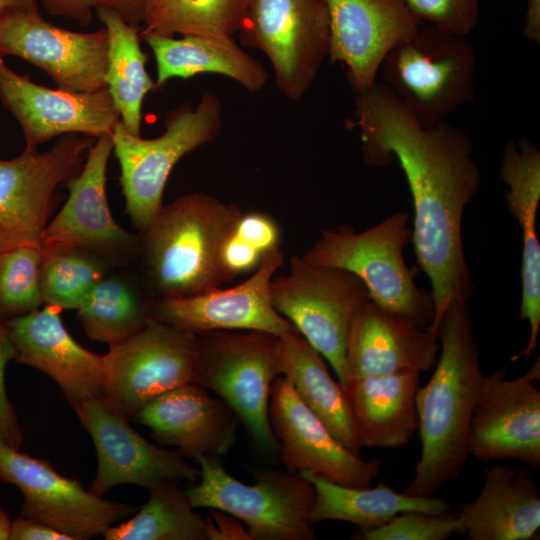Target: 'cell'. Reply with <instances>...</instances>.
I'll use <instances>...</instances> for the list:
<instances>
[{
    "mask_svg": "<svg viewBox=\"0 0 540 540\" xmlns=\"http://www.w3.org/2000/svg\"><path fill=\"white\" fill-rule=\"evenodd\" d=\"M46 10L56 16H64L87 26L96 7L95 0H39Z\"/></svg>",
    "mask_w": 540,
    "mask_h": 540,
    "instance_id": "obj_43",
    "label": "cell"
},
{
    "mask_svg": "<svg viewBox=\"0 0 540 540\" xmlns=\"http://www.w3.org/2000/svg\"><path fill=\"white\" fill-rule=\"evenodd\" d=\"M298 474L315 491L308 514L312 524L345 521L357 525L359 531L364 532L385 524L403 512L445 514L451 509V504L444 499L399 493L384 483L373 488H356L340 485L310 472Z\"/></svg>",
    "mask_w": 540,
    "mask_h": 540,
    "instance_id": "obj_30",
    "label": "cell"
},
{
    "mask_svg": "<svg viewBox=\"0 0 540 540\" xmlns=\"http://www.w3.org/2000/svg\"><path fill=\"white\" fill-rule=\"evenodd\" d=\"M411 237L408 214L396 212L360 232L350 225L325 229L301 257L312 265L352 272L373 302L426 329L434 318V302L430 292L417 287L416 271L404 260L403 250Z\"/></svg>",
    "mask_w": 540,
    "mask_h": 540,
    "instance_id": "obj_4",
    "label": "cell"
},
{
    "mask_svg": "<svg viewBox=\"0 0 540 540\" xmlns=\"http://www.w3.org/2000/svg\"><path fill=\"white\" fill-rule=\"evenodd\" d=\"M87 430L97 454V473L88 490L103 496L120 484L147 490L163 482H194L199 469L191 466L179 450L160 448L139 435L124 418L98 398L89 397L73 406Z\"/></svg>",
    "mask_w": 540,
    "mask_h": 540,
    "instance_id": "obj_18",
    "label": "cell"
},
{
    "mask_svg": "<svg viewBox=\"0 0 540 540\" xmlns=\"http://www.w3.org/2000/svg\"><path fill=\"white\" fill-rule=\"evenodd\" d=\"M404 1L423 23L464 36L475 28L480 12V0Z\"/></svg>",
    "mask_w": 540,
    "mask_h": 540,
    "instance_id": "obj_38",
    "label": "cell"
},
{
    "mask_svg": "<svg viewBox=\"0 0 540 540\" xmlns=\"http://www.w3.org/2000/svg\"><path fill=\"white\" fill-rule=\"evenodd\" d=\"M468 540H531L540 529V493L525 469L494 465L471 502L459 505Z\"/></svg>",
    "mask_w": 540,
    "mask_h": 540,
    "instance_id": "obj_26",
    "label": "cell"
},
{
    "mask_svg": "<svg viewBox=\"0 0 540 540\" xmlns=\"http://www.w3.org/2000/svg\"><path fill=\"white\" fill-rule=\"evenodd\" d=\"M237 34L242 46L267 56L277 88L298 101L328 58L325 0H250Z\"/></svg>",
    "mask_w": 540,
    "mask_h": 540,
    "instance_id": "obj_10",
    "label": "cell"
},
{
    "mask_svg": "<svg viewBox=\"0 0 540 540\" xmlns=\"http://www.w3.org/2000/svg\"><path fill=\"white\" fill-rule=\"evenodd\" d=\"M11 520L7 513L0 506V540H8Z\"/></svg>",
    "mask_w": 540,
    "mask_h": 540,
    "instance_id": "obj_48",
    "label": "cell"
},
{
    "mask_svg": "<svg viewBox=\"0 0 540 540\" xmlns=\"http://www.w3.org/2000/svg\"><path fill=\"white\" fill-rule=\"evenodd\" d=\"M284 263L281 249L267 254L241 283L217 287L182 298H156L150 317L183 331L203 335L214 331H262L282 336L295 327L274 307L270 283Z\"/></svg>",
    "mask_w": 540,
    "mask_h": 540,
    "instance_id": "obj_16",
    "label": "cell"
},
{
    "mask_svg": "<svg viewBox=\"0 0 540 540\" xmlns=\"http://www.w3.org/2000/svg\"><path fill=\"white\" fill-rule=\"evenodd\" d=\"M95 10L108 39L106 88L124 128L140 136L144 97L156 89L145 68L147 55L140 46V28L109 7L96 6Z\"/></svg>",
    "mask_w": 540,
    "mask_h": 540,
    "instance_id": "obj_31",
    "label": "cell"
},
{
    "mask_svg": "<svg viewBox=\"0 0 540 540\" xmlns=\"http://www.w3.org/2000/svg\"><path fill=\"white\" fill-rule=\"evenodd\" d=\"M11 8L35 9L38 7L36 0H0V15Z\"/></svg>",
    "mask_w": 540,
    "mask_h": 540,
    "instance_id": "obj_47",
    "label": "cell"
},
{
    "mask_svg": "<svg viewBox=\"0 0 540 540\" xmlns=\"http://www.w3.org/2000/svg\"><path fill=\"white\" fill-rule=\"evenodd\" d=\"M197 484L185 489L194 508H211L247 526L251 540H313L308 514L315 491L299 474L255 468V484L232 477L213 455L198 457Z\"/></svg>",
    "mask_w": 540,
    "mask_h": 540,
    "instance_id": "obj_7",
    "label": "cell"
},
{
    "mask_svg": "<svg viewBox=\"0 0 540 540\" xmlns=\"http://www.w3.org/2000/svg\"><path fill=\"white\" fill-rule=\"evenodd\" d=\"M265 256L239 238L233 229L223 242L219 254V265L224 283L252 273Z\"/></svg>",
    "mask_w": 540,
    "mask_h": 540,
    "instance_id": "obj_41",
    "label": "cell"
},
{
    "mask_svg": "<svg viewBox=\"0 0 540 540\" xmlns=\"http://www.w3.org/2000/svg\"><path fill=\"white\" fill-rule=\"evenodd\" d=\"M215 510L205 519L207 540L218 539H251L241 523Z\"/></svg>",
    "mask_w": 540,
    "mask_h": 540,
    "instance_id": "obj_44",
    "label": "cell"
},
{
    "mask_svg": "<svg viewBox=\"0 0 540 540\" xmlns=\"http://www.w3.org/2000/svg\"><path fill=\"white\" fill-rule=\"evenodd\" d=\"M112 151V133L97 137L79 173L65 183L68 198L46 226L42 247L79 248L110 264L127 262L139 254L138 233L116 223L107 201L106 172Z\"/></svg>",
    "mask_w": 540,
    "mask_h": 540,
    "instance_id": "obj_17",
    "label": "cell"
},
{
    "mask_svg": "<svg viewBox=\"0 0 540 540\" xmlns=\"http://www.w3.org/2000/svg\"><path fill=\"white\" fill-rule=\"evenodd\" d=\"M96 6L109 7L118 12L130 25L141 28L144 24L146 0H95Z\"/></svg>",
    "mask_w": 540,
    "mask_h": 540,
    "instance_id": "obj_45",
    "label": "cell"
},
{
    "mask_svg": "<svg viewBox=\"0 0 540 540\" xmlns=\"http://www.w3.org/2000/svg\"><path fill=\"white\" fill-rule=\"evenodd\" d=\"M9 540H72L68 535L39 521L22 517L11 521Z\"/></svg>",
    "mask_w": 540,
    "mask_h": 540,
    "instance_id": "obj_42",
    "label": "cell"
},
{
    "mask_svg": "<svg viewBox=\"0 0 540 540\" xmlns=\"http://www.w3.org/2000/svg\"><path fill=\"white\" fill-rule=\"evenodd\" d=\"M539 379V358L514 379H507L506 367L483 376L470 424L469 455L540 466Z\"/></svg>",
    "mask_w": 540,
    "mask_h": 540,
    "instance_id": "obj_15",
    "label": "cell"
},
{
    "mask_svg": "<svg viewBox=\"0 0 540 540\" xmlns=\"http://www.w3.org/2000/svg\"><path fill=\"white\" fill-rule=\"evenodd\" d=\"M156 63V89L173 78L188 79L201 73L226 76L250 92L262 90L268 71L244 51L233 37L185 35L181 38L140 32Z\"/></svg>",
    "mask_w": 540,
    "mask_h": 540,
    "instance_id": "obj_28",
    "label": "cell"
},
{
    "mask_svg": "<svg viewBox=\"0 0 540 540\" xmlns=\"http://www.w3.org/2000/svg\"><path fill=\"white\" fill-rule=\"evenodd\" d=\"M63 310L45 305L29 314L5 320L16 350V359L52 378L73 407L99 398L103 382V355L79 345L66 330Z\"/></svg>",
    "mask_w": 540,
    "mask_h": 540,
    "instance_id": "obj_23",
    "label": "cell"
},
{
    "mask_svg": "<svg viewBox=\"0 0 540 540\" xmlns=\"http://www.w3.org/2000/svg\"><path fill=\"white\" fill-rule=\"evenodd\" d=\"M278 336L262 331H214L198 336L193 382L215 392L263 451L278 441L269 418L273 381L280 376Z\"/></svg>",
    "mask_w": 540,
    "mask_h": 540,
    "instance_id": "obj_8",
    "label": "cell"
},
{
    "mask_svg": "<svg viewBox=\"0 0 540 540\" xmlns=\"http://www.w3.org/2000/svg\"><path fill=\"white\" fill-rule=\"evenodd\" d=\"M197 354L198 335L150 317L138 334L103 355L98 399L129 419L160 394L193 382Z\"/></svg>",
    "mask_w": 540,
    "mask_h": 540,
    "instance_id": "obj_11",
    "label": "cell"
},
{
    "mask_svg": "<svg viewBox=\"0 0 540 540\" xmlns=\"http://www.w3.org/2000/svg\"><path fill=\"white\" fill-rule=\"evenodd\" d=\"M331 63L346 71L359 94L376 82L383 59L424 24L404 0H325Z\"/></svg>",
    "mask_w": 540,
    "mask_h": 540,
    "instance_id": "obj_20",
    "label": "cell"
},
{
    "mask_svg": "<svg viewBox=\"0 0 540 540\" xmlns=\"http://www.w3.org/2000/svg\"><path fill=\"white\" fill-rule=\"evenodd\" d=\"M437 339L439 360L415 396L421 454L404 490L413 496H432L459 477L469 456L470 424L484 376L467 303L447 307Z\"/></svg>",
    "mask_w": 540,
    "mask_h": 540,
    "instance_id": "obj_2",
    "label": "cell"
},
{
    "mask_svg": "<svg viewBox=\"0 0 540 540\" xmlns=\"http://www.w3.org/2000/svg\"><path fill=\"white\" fill-rule=\"evenodd\" d=\"M0 480L24 496L20 516L46 524L72 540H87L137 510L92 494L59 474L46 460L21 453L0 439Z\"/></svg>",
    "mask_w": 540,
    "mask_h": 540,
    "instance_id": "obj_13",
    "label": "cell"
},
{
    "mask_svg": "<svg viewBox=\"0 0 540 540\" xmlns=\"http://www.w3.org/2000/svg\"><path fill=\"white\" fill-rule=\"evenodd\" d=\"M499 176L507 186L505 201L522 229V295L519 318L527 321L530 335L526 347L511 361L529 358L540 332V243L536 228L540 202V150L526 138L509 140L503 150Z\"/></svg>",
    "mask_w": 540,
    "mask_h": 540,
    "instance_id": "obj_25",
    "label": "cell"
},
{
    "mask_svg": "<svg viewBox=\"0 0 540 540\" xmlns=\"http://www.w3.org/2000/svg\"><path fill=\"white\" fill-rule=\"evenodd\" d=\"M523 34L526 39L540 43V0H528Z\"/></svg>",
    "mask_w": 540,
    "mask_h": 540,
    "instance_id": "obj_46",
    "label": "cell"
},
{
    "mask_svg": "<svg viewBox=\"0 0 540 540\" xmlns=\"http://www.w3.org/2000/svg\"><path fill=\"white\" fill-rule=\"evenodd\" d=\"M270 293L275 309L330 363L345 388L350 325L371 300L361 279L345 269L312 265L293 255L288 273L272 278Z\"/></svg>",
    "mask_w": 540,
    "mask_h": 540,
    "instance_id": "obj_9",
    "label": "cell"
},
{
    "mask_svg": "<svg viewBox=\"0 0 540 540\" xmlns=\"http://www.w3.org/2000/svg\"><path fill=\"white\" fill-rule=\"evenodd\" d=\"M150 303L128 279L105 276L77 308V319L91 340L110 348L129 340L146 326Z\"/></svg>",
    "mask_w": 540,
    "mask_h": 540,
    "instance_id": "obj_32",
    "label": "cell"
},
{
    "mask_svg": "<svg viewBox=\"0 0 540 540\" xmlns=\"http://www.w3.org/2000/svg\"><path fill=\"white\" fill-rule=\"evenodd\" d=\"M42 248L14 247L0 251V318L20 317L43 304L40 290Z\"/></svg>",
    "mask_w": 540,
    "mask_h": 540,
    "instance_id": "obj_36",
    "label": "cell"
},
{
    "mask_svg": "<svg viewBox=\"0 0 540 540\" xmlns=\"http://www.w3.org/2000/svg\"><path fill=\"white\" fill-rule=\"evenodd\" d=\"M250 0H146L142 33L233 37Z\"/></svg>",
    "mask_w": 540,
    "mask_h": 540,
    "instance_id": "obj_34",
    "label": "cell"
},
{
    "mask_svg": "<svg viewBox=\"0 0 540 540\" xmlns=\"http://www.w3.org/2000/svg\"><path fill=\"white\" fill-rule=\"evenodd\" d=\"M16 359V350L5 321L0 318V439L19 449L23 442L15 410L6 391L5 370L7 364Z\"/></svg>",
    "mask_w": 540,
    "mask_h": 540,
    "instance_id": "obj_39",
    "label": "cell"
},
{
    "mask_svg": "<svg viewBox=\"0 0 540 540\" xmlns=\"http://www.w3.org/2000/svg\"><path fill=\"white\" fill-rule=\"evenodd\" d=\"M148 491L147 502L132 518L103 531L105 540H207L206 520L176 482Z\"/></svg>",
    "mask_w": 540,
    "mask_h": 540,
    "instance_id": "obj_33",
    "label": "cell"
},
{
    "mask_svg": "<svg viewBox=\"0 0 540 540\" xmlns=\"http://www.w3.org/2000/svg\"><path fill=\"white\" fill-rule=\"evenodd\" d=\"M438 350L436 335L369 300L350 325L345 353L348 380L427 371L435 364Z\"/></svg>",
    "mask_w": 540,
    "mask_h": 540,
    "instance_id": "obj_24",
    "label": "cell"
},
{
    "mask_svg": "<svg viewBox=\"0 0 540 540\" xmlns=\"http://www.w3.org/2000/svg\"><path fill=\"white\" fill-rule=\"evenodd\" d=\"M93 143V137L66 134L47 151L26 146L0 160V251L42 248L56 190L79 173Z\"/></svg>",
    "mask_w": 540,
    "mask_h": 540,
    "instance_id": "obj_12",
    "label": "cell"
},
{
    "mask_svg": "<svg viewBox=\"0 0 540 540\" xmlns=\"http://www.w3.org/2000/svg\"><path fill=\"white\" fill-rule=\"evenodd\" d=\"M107 52L105 28L66 30L43 19L38 8H11L0 15V57L32 63L59 89L89 93L106 88Z\"/></svg>",
    "mask_w": 540,
    "mask_h": 540,
    "instance_id": "obj_14",
    "label": "cell"
},
{
    "mask_svg": "<svg viewBox=\"0 0 540 540\" xmlns=\"http://www.w3.org/2000/svg\"><path fill=\"white\" fill-rule=\"evenodd\" d=\"M242 213L204 192L162 205L138 232L143 271L157 298L195 296L224 284L221 246Z\"/></svg>",
    "mask_w": 540,
    "mask_h": 540,
    "instance_id": "obj_3",
    "label": "cell"
},
{
    "mask_svg": "<svg viewBox=\"0 0 540 540\" xmlns=\"http://www.w3.org/2000/svg\"><path fill=\"white\" fill-rule=\"evenodd\" d=\"M219 96L203 92L199 103H185L171 110L165 131L144 139L129 133L119 121L112 131L113 151L120 165V184L126 212L142 231L163 205V193L177 162L196 148L213 142L223 126Z\"/></svg>",
    "mask_w": 540,
    "mask_h": 540,
    "instance_id": "obj_6",
    "label": "cell"
},
{
    "mask_svg": "<svg viewBox=\"0 0 540 540\" xmlns=\"http://www.w3.org/2000/svg\"><path fill=\"white\" fill-rule=\"evenodd\" d=\"M464 533L458 515L403 512L385 524L354 534L359 540H446Z\"/></svg>",
    "mask_w": 540,
    "mask_h": 540,
    "instance_id": "obj_37",
    "label": "cell"
},
{
    "mask_svg": "<svg viewBox=\"0 0 540 540\" xmlns=\"http://www.w3.org/2000/svg\"><path fill=\"white\" fill-rule=\"evenodd\" d=\"M476 62L467 36L423 24L388 52L380 71L419 123L432 126L474 100Z\"/></svg>",
    "mask_w": 540,
    "mask_h": 540,
    "instance_id": "obj_5",
    "label": "cell"
},
{
    "mask_svg": "<svg viewBox=\"0 0 540 540\" xmlns=\"http://www.w3.org/2000/svg\"><path fill=\"white\" fill-rule=\"evenodd\" d=\"M349 127L360 132L366 166L396 159L406 177L414 207L411 241L434 302L426 330L437 336L447 307L468 303L474 292L462 239L464 210L482 181L472 141L446 121L423 126L383 82L356 94Z\"/></svg>",
    "mask_w": 540,
    "mask_h": 540,
    "instance_id": "obj_1",
    "label": "cell"
},
{
    "mask_svg": "<svg viewBox=\"0 0 540 540\" xmlns=\"http://www.w3.org/2000/svg\"><path fill=\"white\" fill-rule=\"evenodd\" d=\"M0 102L19 122L26 146L38 147L56 136L112 133L120 121L107 88L89 93L50 89L20 75L0 57Z\"/></svg>",
    "mask_w": 540,
    "mask_h": 540,
    "instance_id": "obj_21",
    "label": "cell"
},
{
    "mask_svg": "<svg viewBox=\"0 0 540 540\" xmlns=\"http://www.w3.org/2000/svg\"><path fill=\"white\" fill-rule=\"evenodd\" d=\"M280 375L286 377L304 404L348 450L361 456L350 406L343 386L330 375L325 358L297 331L278 337Z\"/></svg>",
    "mask_w": 540,
    "mask_h": 540,
    "instance_id": "obj_29",
    "label": "cell"
},
{
    "mask_svg": "<svg viewBox=\"0 0 540 540\" xmlns=\"http://www.w3.org/2000/svg\"><path fill=\"white\" fill-rule=\"evenodd\" d=\"M234 233L263 255L280 249L281 229L278 222L262 211L242 213Z\"/></svg>",
    "mask_w": 540,
    "mask_h": 540,
    "instance_id": "obj_40",
    "label": "cell"
},
{
    "mask_svg": "<svg viewBox=\"0 0 540 540\" xmlns=\"http://www.w3.org/2000/svg\"><path fill=\"white\" fill-rule=\"evenodd\" d=\"M130 419L151 431L162 445L175 446L186 458L223 456L236 441L239 419L222 400L189 382L141 407Z\"/></svg>",
    "mask_w": 540,
    "mask_h": 540,
    "instance_id": "obj_22",
    "label": "cell"
},
{
    "mask_svg": "<svg viewBox=\"0 0 540 540\" xmlns=\"http://www.w3.org/2000/svg\"><path fill=\"white\" fill-rule=\"evenodd\" d=\"M269 418L288 472H310L356 488L369 487L379 473L380 462L341 444L282 375L271 387Z\"/></svg>",
    "mask_w": 540,
    "mask_h": 540,
    "instance_id": "obj_19",
    "label": "cell"
},
{
    "mask_svg": "<svg viewBox=\"0 0 540 540\" xmlns=\"http://www.w3.org/2000/svg\"><path fill=\"white\" fill-rule=\"evenodd\" d=\"M110 263L91 252L67 247H42L40 290L43 304L76 309L106 276Z\"/></svg>",
    "mask_w": 540,
    "mask_h": 540,
    "instance_id": "obj_35",
    "label": "cell"
},
{
    "mask_svg": "<svg viewBox=\"0 0 540 540\" xmlns=\"http://www.w3.org/2000/svg\"><path fill=\"white\" fill-rule=\"evenodd\" d=\"M419 372L350 378L345 394L364 447L405 445L418 430L415 396Z\"/></svg>",
    "mask_w": 540,
    "mask_h": 540,
    "instance_id": "obj_27",
    "label": "cell"
}]
</instances>
